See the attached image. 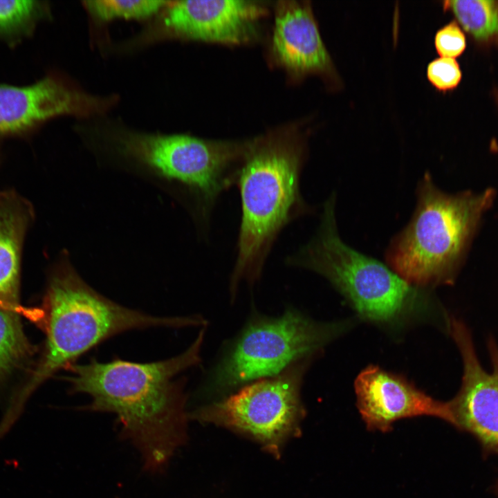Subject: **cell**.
Listing matches in <instances>:
<instances>
[{
    "label": "cell",
    "mask_w": 498,
    "mask_h": 498,
    "mask_svg": "<svg viewBox=\"0 0 498 498\" xmlns=\"http://www.w3.org/2000/svg\"><path fill=\"white\" fill-rule=\"evenodd\" d=\"M205 331L204 326L184 352L169 359L147 363L94 359L66 368L71 391L91 398L84 408L115 414L121 436L140 450L149 471L161 470L186 441L185 382L175 377L201 362Z\"/></svg>",
    "instance_id": "6da1fadb"
},
{
    "label": "cell",
    "mask_w": 498,
    "mask_h": 498,
    "mask_svg": "<svg viewBox=\"0 0 498 498\" xmlns=\"http://www.w3.org/2000/svg\"><path fill=\"white\" fill-rule=\"evenodd\" d=\"M306 157V139L293 124L248 140L235 184L241 215L230 279L232 302L241 283L252 286L259 282L284 228L311 212L300 191Z\"/></svg>",
    "instance_id": "7a4b0ae2"
},
{
    "label": "cell",
    "mask_w": 498,
    "mask_h": 498,
    "mask_svg": "<svg viewBox=\"0 0 498 498\" xmlns=\"http://www.w3.org/2000/svg\"><path fill=\"white\" fill-rule=\"evenodd\" d=\"M39 311L45 349L29 382L8 409L13 417L19 416L27 398L43 382L109 338L131 329L201 324L197 315L157 317L114 302L81 277L66 254L50 272Z\"/></svg>",
    "instance_id": "3957f363"
},
{
    "label": "cell",
    "mask_w": 498,
    "mask_h": 498,
    "mask_svg": "<svg viewBox=\"0 0 498 498\" xmlns=\"http://www.w3.org/2000/svg\"><path fill=\"white\" fill-rule=\"evenodd\" d=\"M335 194L323 206L313 237L287 257L288 266L313 271L342 295L360 318L387 329L425 315L432 304L427 288L409 283L388 265L357 251L338 233Z\"/></svg>",
    "instance_id": "277c9868"
},
{
    "label": "cell",
    "mask_w": 498,
    "mask_h": 498,
    "mask_svg": "<svg viewBox=\"0 0 498 498\" xmlns=\"http://www.w3.org/2000/svg\"><path fill=\"white\" fill-rule=\"evenodd\" d=\"M248 142L128 131L114 146L135 173L170 190L204 230L219 196L236 184Z\"/></svg>",
    "instance_id": "5b68a950"
},
{
    "label": "cell",
    "mask_w": 498,
    "mask_h": 498,
    "mask_svg": "<svg viewBox=\"0 0 498 498\" xmlns=\"http://www.w3.org/2000/svg\"><path fill=\"white\" fill-rule=\"evenodd\" d=\"M408 225L391 241L388 266L409 283L423 287L449 282L465 242L492 193L448 195L425 174Z\"/></svg>",
    "instance_id": "8992f818"
},
{
    "label": "cell",
    "mask_w": 498,
    "mask_h": 498,
    "mask_svg": "<svg viewBox=\"0 0 498 498\" xmlns=\"http://www.w3.org/2000/svg\"><path fill=\"white\" fill-rule=\"evenodd\" d=\"M342 326L316 322L294 308L277 317L254 315L226 348L201 393L225 396L251 382L276 376L313 358Z\"/></svg>",
    "instance_id": "52a82bcc"
},
{
    "label": "cell",
    "mask_w": 498,
    "mask_h": 498,
    "mask_svg": "<svg viewBox=\"0 0 498 498\" xmlns=\"http://www.w3.org/2000/svg\"><path fill=\"white\" fill-rule=\"evenodd\" d=\"M313 358L282 373L246 384L187 414L188 419L213 424L247 436L279 458L285 443L300 432L305 416L303 378Z\"/></svg>",
    "instance_id": "ba28073f"
},
{
    "label": "cell",
    "mask_w": 498,
    "mask_h": 498,
    "mask_svg": "<svg viewBox=\"0 0 498 498\" xmlns=\"http://www.w3.org/2000/svg\"><path fill=\"white\" fill-rule=\"evenodd\" d=\"M448 326L460 351L463 374L459 392L447 402L451 425L468 432L479 443L486 456H498V348L491 340L492 369L486 371L476 354L468 329L452 317Z\"/></svg>",
    "instance_id": "9c48e42d"
},
{
    "label": "cell",
    "mask_w": 498,
    "mask_h": 498,
    "mask_svg": "<svg viewBox=\"0 0 498 498\" xmlns=\"http://www.w3.org/2000/svg\"><path fill=\"white\" fill-rule=\"evenodd\" d=\"M165 9L163 24L171 36L228 45L254 42L268 12L264 3L250 0L176 1Z\"/></svg>",
    "instance_id": "30bf717a"
},
{
    "label": "cell",
    "mask_w": 498,
    "mask_h": 498,
    "mask_svg": "<svg viewBox=\"0 0 498 498\" xmlns=\"http://www.w3.org/2000/svg\"><path fill=\"white\" fill-rule=\"evenodd\" d=\"M107 102L73 89L55 75L26 86L0 84V138L27 135L58 116L99 113Z\"/></svg>",
    "instance_id": "8fae6325"
},
{
    "label": "cell",
    "mask_w": 498,
    "mask_h": 498,
    "mask_svg": "<svg viewBox=\"0 0 498 498\" xmlns=\"http://www.w3.org/2000/svg\"><path fill=\"white\" fill-rule=\"evenodd\" d=\"M270 57L293 81L316 75L338 84L333 60L307 1H279L274 8Z\"/></svg>",
    "instance_id": "7c38bea8"
},
{
    "label": "cell",
    "mask_w": 498,
    "mask_h": 498,
    "mask_svg": "<svg viewBox=\"0 0 498 498\" xmlns=\"http://www.w3.org/2000/svg\"><path fill=\"white\" fill-rule=\"evenodd\" d=\"M357 407L369 430L387 432L398 420L421 416L451 423L447 402L433 398L400 374L375 365L361 371L354 382Z\"/></svg>",
    "instance_id": "4fadbf2b"
},
{
    "label": "cell",
    "mask_w": 498,
    "mask_h": 498,
    "mask_svg": "<svg viewBox=\"0 0 498 498\" xmlns=\"http://www.w3.org/2000/svg\"><path fill=\"white\" fill-rule=\"evenodd\" d=\"M33 218V207L27 199L12 190L0 192V306L19 313L21 250Z\"/></svg>",
    "instance_id": "5bb4252c"
},
{
    "label": "cell",
    "mask_w": 498,
    "mask_h": 498,
    "mask_svg": "<svg viewBox=\"0 0 498 498\" xmlns=\"http://www.w3.org/2000/svg\"><path fill=\"white\" fill-rule=\"evenodd\" d=\"M46 12V6L42 1H0V39L14 44L27 37Z\"/></svg>",
    "instance_id": "9a60e30c"
},
{
    "label": "cell",
    "mask_w": 498,
    "mask_h": 498,
    "mask_svg": "<svg viewBox=\"0 0 498 498\" xmlns=\"http://www.w3.org/2000/svg\"><path fill=\"white\" fill-rule=\"evenodd\" d=\"M33 353L22 329L19 312L0 306V379Z\"/></svg>",
    "instance_id": "2e32d148"
},
{
    "label": "cell",
    "mask_w": 498,
    "mask_h": 498,
    "mask_svg": "<svg viewBox=\"0 0 498 498\" xmlns=\"http://www.w3.org/2000/svg\"><path fill=\"white\" fill-rule=\"evenodd\" d=\"M444 8L451 10L463 29L477 39L486 40L498 34V6L495 1H447Z\"/></svg>",
    "instance_id": "e0dca14e"
},
{
    "label": "cell",
    "mask_w": 498,
    "mask_h": 498,
    "mask_svg": "<svg viewBox=\"0 0 498 498\" xmlns=\"http://www.w3.org/2000/svg\"><path fill=\"white\" fill-rule=\"evenodd\" d=\"M169 1L161 0H94L84 1L96 18L108 21L115 18L144 19L164 9Z\"/></svg>",
    "instance_id": "ac0fdd59"
},
{
    "label": "cell",
    "mask_w": 498,
    "mask_h": 498,
    "mask_svg": "<svg viewBox=\"0 0 498 498\" xmlns=\"http://www.w3.org/2000/svg\"><path fill=\"white\" fill-rule=\"evenodd\" d=\"M427 77L436 90L445 92L459 85L461 80V71L454 59L440 57L428 64Z\"/></svg>",
    "instance_id": "d6986e66"
},
{
    "label": "cell",
    "mask_w": 498,
    "mask_h": 498,
    "mask_svg": "<svg viewBox=\"0 0 498 498\" xmlns=\"http://www.w3.org/2000/svg\"><path fill=\"white\" fill-rule=\"evenodd\" d=\"M434 46L441 57L454 59L465 49V35L455 21H451L437 30Z\"/></svg>",
    "instance_id": "ffe728a7"
},
{
    "label": "cell",
    "mask_w": 498,
    "mask_h": 498,
    "mask_svg": "<svg viewBox=\"0 0 498 498\" xmlns=\"http://www.w3.org/2000/svg\"><path fill=\"white\" fill-rule=\"evenodd\" d=\"M495 493L497 494V495L498 496V479H497V482H496V483H495Z\"/></svg>",
    "instance_id": "44dd1931"
}]
</instances>
